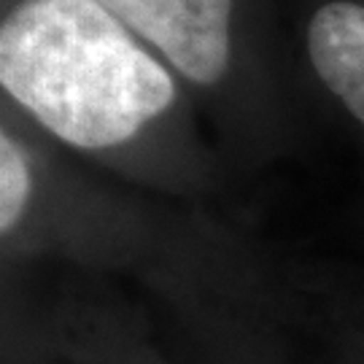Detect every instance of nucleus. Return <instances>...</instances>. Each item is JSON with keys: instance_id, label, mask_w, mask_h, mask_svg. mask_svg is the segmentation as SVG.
<instances>
[{"instance_id": "obj_1", "label": "nucleus", "mask_w": 364, "mask_h": 364, "mask_svg": "<svg viewBox=\"0 0 364 364\" xmlns=\"http://www.w3.org/2000/svg\"><path fill=\"white\" fill-rule=\"evenodd\" d=\"M3 90L78 149L130 141L173 103V78L97 0H25L0 27Z\"/></svg>"}, {"instance_id": "obj_4", "label": "nucleus", "mask_w": 364, "mask_h": 364, "mask_svg": "<svg viewBox=\"0 0 364 364\" xmlns=\"http://www.w3.org/2000/svg\"><path fill=\"white\" fill-rule=\"evenodd\" d=\"M30 197V168L22 149L3 132L0 138V230L11 232Z\"/></svg>"}, {"instance_id": "obj_2", "label": "nucleus", "mask_w": 364, "mask_h": 364, "mask_svg": "<svg viewBox=\"0 0 364 364\" xmlns=\"http://www.w3.org/2000/svg\"><path fill=\"white\" fill-rule=\"evenodd\" d=\"M124 27L151 41L195 84H213L230 65L232 0H97Z\"/></svg>"}, {"instance_id": "obj_3", "label": "nucleus", "mask_w": 364, "mask_h": 364, "mask_svg": "<svg viewBox=\"0 0 364 364\" xmlns=\"http://www.w3.org/2000/svg\"><path fill=\"white\" fill-rule=\"evenodd\" d=\"M313 70L364 124V6L332 0L308 25Z\"/></svg>"}]
</instances>
